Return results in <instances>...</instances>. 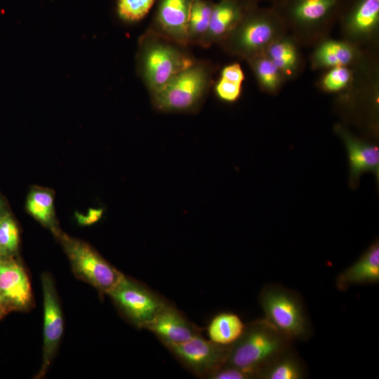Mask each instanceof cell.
<instances>
[{
	"instance_id": "5bb4252c",
	"label": "cell",
	"mask_w": 379,
	"mask_h": 379,
	"mask_svg": "<svg viewBox=\"0 0 379 379\" xmlns=\"http://www.w3.org/2000/svg\"><path fill=\"white\" fill-rule=\"evenodd\" d=\"M192 0H159L149 27L178 44L187 45V25Z\"/></svg>"
},
{
	"instance_id": "8992f818",
	"label": "cell",
	"mask_w": 379,
	"mask_h": 379,
	"mask_svg": "<svg viewBox=\"0 0 379 379\" xmlns=\"http://www.w3.org/2000/svg\"><path fill=\"white\" fill-rule=\"evenodd\" d=\"M260 304L265 319L291 340L304 341L312 326L299 294L281 284H269L260 292Z\"/></svg>"
},
{
	"instance_id": "4dcf8cb0",
	"label": "cell",
	"mask_w": 379,
	"mask_h": 379,
	"mask_svg": "<svg viewBox=\"0 0 379 379\" xmlns=\"http://www.w3.org/2000/svg\"><path fill=\"white\" fill-rule=\"evenodd\" d=\"M239 2L241 4L244 6L246 8H250L253 6H256L260 5L263 1H270L271 2L273 0H236Z\"/></svg>"
},
{
	"instance_id": "ba28073f",
	"label": "cell",
	"mask_w": 379,
	"mask_h": 379,
	"mask_svg": "<svg viewBox=\"0 0 379 379\" xmlns=\"http://www.w3.org/2000/svg\"><path fill=\"white\" fill-rule=\"evenodd\" d=\"M338 24L342 39L362 48L376 50L379 39V0H351Z\"/></svg>"
},
{
	"instance_id": "d4e9b609",
	"label": "cell",
	"mask_w": 379,
	"mask_h": 379,
	"mask_svg": "<svg viewBox=\"0 0 379 379\" xmlns=\"http://www.w3.org/2000/svg\"><path fill=\"white\" fill-rule=\"evenodd\" d=\"M27 207L35 218L48 224L53 217V195L45 190H34L28 197Z\"/></svg>"
},
{
	"instance_id": "1f68e13d",
	"label": "cell",
	"mask_w": 379,
	"mask_h": 379,
	"mask_svg": "<svg viewBox=\"0 0 379 379\" xmlns=\"http://www.w3.org/2000/svg\"><path fill=\"white\" fill-rule=\"evenodd\" d=\"M4 302H5V300L0 291V306H1Z\"/></svg>"
},
{
	"instance_id": "277c9868",
	"label": "cell",
	"mask_w": 379,
	"mask_h": 379,
	"mask_svg": "<svg viewBox=\"0 0 379 379\" xmlns=\"http://www.w3.org/2000/svg\"><path fill=\"white\" fill-rule=\"evenodd\" d=\"M292 342L265 319L255 321L245 325L241 337L232 345L225 365L258 378L267 365L291 347Z\"/></svg>"
},
{
	"instance_id": "52a82bcc",
	"label": "cell",
	"mask_w": 379,
	"mask_h": 379,
	"mask_svg": "<svg viewBox=\"0 0 379 379\" xmlns=\"http://www.w3.org/2000/svg\"><path fill=\"white\" fill-rule=\"evenodd\" d=\"M62 241L75 274L99 291L109 294L125 277L88 244L65 235Z\"/></svg>"
},
{
	"instance_id": "7c38bea8",
	"label": "cell",
	"mask_w": 379,
	"mask_h": 379,
	"mask_svg": "<svg viewBox=\"0 0 379 379\" xmlns=\"http://www.w3.org/2000/svg\"><path fill=\"white\" fill-rule=\"evenodd\" d=\"M335 133L346 147L349 161V182L355 189L361 175L373 173L379 179V148L377 145L359 138L342 124L334 126Z\"/></svg>"
},
{
	"instance_id": "ac0fdd59",
	"label": "cell",
	"mask_w": 379,
	"mask_h": 379,
	"mask_svg": "<svg viewBox=\"0 0 379 379\" xmlns=\"http://www.w3.org/2000/svg\"><path fill=\"white\" fill-rule=\"evenodd\" d=\"M146 328L154 333L166 345L185 343L197 334L177 310L166 305Z\"/></svg>"
},
{
	"instance_id": "e0dca14e",
	"label": "cell",
	"mask_w": 379,
	"mask_h": 379,
	"mask_svg": "<svg viewBox=\"0 0 379 379\" xmlns=\"http://www.w3.org/2000/svg\"><path fill=\"white\" fill-rule=\"evenodd\" d=\"M379 282V242L375 241L352 265L337 277L336 286L340 291L361 284Z\"/></svg>"
},
{
	"instance_id": "6da1fadb",
	"label": "cell",
	"mask_w": 379,
	"mask_h": 379,
	"mask_svg": "<svg viewBox=\"0 0 379 379\" xmlns=\"http://www.w3.org/2000/svg\"><path fill=\"white\" fill-rule=\"evenodd\" d=\"M351 0H273L288 33L303 48L330 36Z\"/></svg>"
},
{
	"instance_id": "4fadbf2b",
	"label": "cell",
	"mask_w": 379,
	"mask_h": 379,
	"mask_svg": "<svg viewBox=\"0 0 379 379\" xmlns=\"http://www.w3.org/2000/svg\"><path fill=\"white\" fill-rule=\"evenodd\" d=\"M44 296L43 364L39 376H42L51 364L63 333V318L55 288L51 277L42 275Z\"/></svg>"
},
{
	"instance_id": "5b68a950",
	"label": "cell",
	"mask_w": 379,
	"mask_h": 379,
	"mask_svg": "<svg viewBox=\"0 0 379 379\" xmlns=\"http://www.w3.org/2000/svg\"><path fill=\"white\" fill-rule=\"evenodd\" d=\"M213 72L210 65L195 61L150 94L152 105L156 109L165 112L194 111L212 85Z\"/></svg>"
},
{
	"instance_id": "836d02e7",
	"label": "cell",
	"mask_w": 379,
	"mask_h": 379,
	"mask_svg": "<svg viewBox=\"0 0 379 379\" xmlns=\"http://www.w3.org/2000/svg\"><path fill=\"white\" fill-rule=\"evenodd\" d=\"M0 250H2V248H1V246H0Z\"/></svg>"
},
{
	"instance_id": "d6986e66",
	"label": "cell",
	"mask_w": 379,
	"mask_h": 379,
	"mask_svg": "<svg viewBox=\"0 0 379 379\" xmlns=\"http://www.w3.org/2000/svg\"><path fill=\"white\" fill-rule=\"evenodd\" d=\"M0 291L5 301L23 308L32 299L29 280L24 269L14 262L0 265Z\"/></svg>"
},
{
	"instance_id": "e575fe53",
	"label": "cell",
	"mask_w": 379,
	"mask_h": 379,
	"mask_svg": "<svg viewBox=\"0 0 379 379\" xmlns=\"http://www.w3.org/2000/svg\"><path fill=\"white\" fill-rule=\"evenodd\" d=\"M0 208H1V204H0Z\"/></svg>"
},
{
	"instance_id": "44dd1931",
	"label": "cell",
	"mask_w": 379,
	"mask_h": 379,
	"mask_svg": "<svg viewBox=\"0 0 379 379\" xmlns=\"http://www.w3.org/2000/svg\"><path fill=\"white\" fill-rule=\"evenodd\" d=\"M260 89L269 95H277L286 82L281 73L265 53L246 60Z\"/></svg>"
},
{
	"instance_id": "7a4b0ae2",
	"label": "cell",
	"mask_w": 379,
	"mask_h": 379,
	"mask_svg": "<svg viewBox=\"0 0 379 379\" xmlns=\"http://www.w3.org/2000/svg\"><path fill=\"white\" fill-rule=\"evenodd\" d=\"M178 44L149 28L139 39L137 70L150 94L196 60Z\"/></svg>"
},
{
	"instance_id": "f546056e",
	"label": "cell",
	"mask_w": 379,
	"mask_h": 379,
	"mask_svg": "<svg viewBox=\"0 0 379 379\" xmlns=\"http://www.w3.org/2000/svg\"><path fill=\"white\" fill-rule=\"evenodd\" d=\"M102 209H89L87 215L77 213L76 217L78 222L81 225H89L97 222L102 216Z\"/></svg>"
},
{
	"instance_id": "cb8c5ba5",
	"label": "cell",
	"mask_w": 379,
	"mask_h": 379,
	"mask_svg": "<svg viewBox=\"0 0 379 379\" xmlns=\"http://www.w3.org/2000/svg\"><path fill=\"white\" fill-rule=\"evenodd\" d=\"M354 73L355 68L352 67H331L323 71L316 85L324 93L340 95L351 86Z\"/></svg>"
},
{
	"instance_id": "8fae6325",
	"label": "cell",
	"mask_w": 379,
	"mask_h": 379,
	"mask_svg": "<svg viewBox=\"0 0 379 379\" xmlns=\"http://www.w3.org/2000/svg\"><path fill=\"white\" fill-rule=\"evenodd\" d=\"M109 295L135 324L145 328L166 305L152 292L126 277Z\"/></svg>"
},
{
	"instance_id": "d6a6232c",
	"label": "cell",
	"mask_w": 379,
	"mask_h": 379,
	"mask_svg": "<svg viewBox=\"0 0 379 379\" xmlns=\"http://www.w3.org/2000/svg\"><path fill=\"white\" fill-rule=\"evenodd\" d=\"M3 262H4V261H2V260L0 259V265H1Z\"/></svg>"
},
{
	"instance_id": "f1b7e54d",
	"label": "cell",
	"mask_w": 379,
	"mask_h": 379,
	"mask_svg": "<svg viewBox=\"0 0 379 379\" xmlns=\"http://www.w3.org/2000/svg\"><path fill=\"white\" fill-rule=\"evenodd\" d=\"M213 379H249L251 375L237 368L224 365L210 375Z\"/></svg>"
},
{
	"instance_id": "7402d4cb",
	"label": "cell",
	"mask_w": 379,
	"mask_h": 379,
	"mask_svg": "<svg viewBox=\"0 0 379 379\" xmlns=\"http://www.w3.org/2000/svg\"><path fill=\"white\" fill-rule=\"evenodd\" d=\"M245 325L235 314L223 312L216 315L208 327L211 341L221 345H231L242 335Z\"/></svg>"
},
{
	"instance_id": "3957f363",
	"label": "cell",
	"mask_w": 379,
	"mask_h": 379,
	"mask_svg": "<svg viewBox=\"0 0 379 379\" xmlns=\"http://www.w3.org/2000/svg\"><path fill=\"white\" fill-rule=\"evenodd\" d=\"M287 33V27L274 8L259 5L248 8L219 45L229 55L246 61L264 53L272 42Z\"/></svg>"
},
{
	"instance_id": "484cf974",
	"label": "cell",
	"mask_w": 379,
	"mask_h": 379,
	"mask_svg": "<svg viewBox=\"0 0 379 379\" xmlns=\"http://www.w3.org/2000/svg\"><path fill=\"white\" fill-rule=\"evenodd\" d=\"M156 0H117V11L119 18L134 22L144 18Z\"/></svg>"
},
{
	"instance_id": "30bf717a",
	"label": "cell",
	"mask_w": 379,
	"mask_h": 379,
	"mask_svg": "<svg viewBox=\"0 0 379 379\" xmlns=\"http://www.w3.org/2000/svg\"><path fill=\"white\" fill-rule=\"evenodd\" d=\"M377 55L376 50L362 48L343 39L328 36L313 46L310 63L314 70L324 71L335 67L355 68Z\"/></svg>"
},
{
	"instance_id": "83f0119b",
	"label": "cell",
	"mask_w": 379,
	"mask_h": 379,
	"mask_svg": "<svg viewBox=\"0 0 379 379\" xmlns=\"http://www.w3.org/2000/svg\"><path fill=\"white\" fill-rule=\"evenodd\" d=\"M242 84L220 77L215 91L220 100L227 102L237 101L241 94Z\"/></svg>"
},
{
	"instance_id": "9c48e42d",
	"label": "cell",
	"mask_w": 379,
	"mask_h": 379,
	"mask_svg": "<svg viewBox=\"0 0 379 379\" xmlns=\"http://www.w3.org/2000/svg\"><path fill=\"white\" fill-rule=\"evenodd\" d=\"M231 345H221L195 335L190 340L166 347L194 373L210 376L222 367Z\"/></svg>"
},
{
	"instance_id": "ffe728a7",
	"label": "cell",
	"mask_w": 379,
	"mask_h": 379,
	"mask_svg": "<svg viewBox=\"0 0 379 379\" xmlns=\"http://www.w3.org/2000/svg\"><path fill=\"white\" fill-rule=\"evenodd\" d=\"M307 375L305 366L292 346L280 354L258 375L260 379H302Z\"/></svg>"
},
{
	"instance_id": "603a6c76",
	"label": "cell",
	"mask_w": 379,
	"mask_h": 379,
	"mask_svg": "<svg viewBox=\"0 0 379 379\" xmlns=\"http://www.w3.org/2000/svg\"><path fill=\"white\" fill-rule=\"evenodd\" d=\"M215 2L192 0L187 25V45H201L208 31Z\"/></svg>"
},
{
	"instance_id": "2e32d148",
	"label": "cell",
	"mask_w": 379,
	"mask_h": 379,
	"mask_svg": "<svg viewBox=\"0 0 379 379\" xmlns=\"http://www.w3.org/2000/svg\"><path fill=\"white\" fill-rule=\"evenodd\" d=\"M247 8L236 0H220L215 3L201 46L208 48L215 44H220L238 24Z\"/></svg>"
},
{
	"instance_id": "9a60e30c",
	"label": "cell",
	"mask_w": 379,
	"mask_h": 379,
	"mask_svg": "<svg viewBox=\"0 0 379 379\" xmlns=\"http://www.w3.org/2000/svg\"><path fill=\"white\" fill-rule=\"evenodd\" d=\"M302 47L287 33L272 42L264 52L275 65L286 81L296 79L304 70Z\"/></svg>"
},
{
	"instance_id": "4316f807",
	"label": "cell",
	"mask_w": 379,
	"mask_h": 379,
	"mask_svg": "<svg viewBox=\"0 0 379 379\" xmlns=\"http://www.w3.org/2000/svg\"><path fill=\"white\" fill-rule=\"evenodd\" d=\"M19 244L18 228L8 215L0 216V246L4 251H15Z\"/></svg>"
}]
</instances>
